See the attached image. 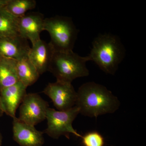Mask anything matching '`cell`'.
Masks as SVG:
<instances>
[{
    "label": "cell",
    "mask_w": 146,
    "mask_h": 146,
    "mask_svg": "<svg viewBox=\"0 0 146 146\" xmlns=\"http://www.w3.org/2000/svg\"><path fill=\"white\" fill-rule=\"evenodd\" d=\"M120 102L106 87L91 82L83 84L77 92L75 106L80 113L90 117L112 114L119 109Z\"/></svg>",
    "instance_id": "cell-1"
},
{
    "label": "cell",
    "mask_w": 146,
    "mask_h": 146,
    "mask_svg": "<svg viewBox=\"0 0 146 146\" xmlns=\"http://www.w3.org/2000/svg\"><path fill=\"white\" fill-rule=\"evenodd\" d=\"M125 56V49L119 38L111 34H100L92 43L87 56L106 74L114 75Z\"/></svg>",
    "instance_id": "cell-2"
},
{
    "label": "cell",
    "mask_w": 146,
    "mask_h": 146,
    "mask_svg": "<svg viewBox=\"0 0 146 146\" xmlns=\"http://www.w3.org/2000/svg\"><path fill=\"white\" fill-rule=\"evenodd\" d=\"M88 56H81L73 51L68 52H55L49 71L57 81L72 83L77 78L89 76L86 62Z\"/></svg>",
    "instance_id": "cell-3"
},
{
    "label": "cell",
    "mask_w": 146,
    "mask_h": 146,
    "mask_svg": "<svg viewBox=\"0 0 146 146\" xmlns=\"http://www.w3.org/2000/svg\"><path fill=\"white\" fill-rule=\"evenodd\" d=\"M44 30L49 33V43L55 52L73 51L78 31L72 18L59 16L45 18Z\"/></svg>",
    "instance_id": "cell-4"
},
{
    "label": "cell",
    "mask_w": 146,
    "mask_h": 146,
    "mask_svg": "<svg viewBox=\"0 0 146 146\" xmlns=\"http://www.w3.org/2000/svg\"><path fill=\"white\" fill-rule=\"evenodd\" d=\"M79 113V110L76 106L65 111L56 110L49 107L46 119L48 127L43 132L54 139H58L62 136L70 139V133L81 138L82 136L74 129L72 126L73 121Z\"/></svg>",
    "instance_id": "cell-5"
},
{
    "label": "cell",
    "mask_w": 146,
    "mask_h": 146,
    "mask_svg": "<svg viewBox=\"0 0 146 146\" xmlns=\"http://www.w3.org/2000/svg\"><path fill=\"white\" fill-rule=\"evenodd\" d=\"M48 102L38 94H27L21 104L18 119L21 121L35 126L46 119Z\"/></svg>",
    "instance_id": "cell-6"
},
{
    "label": "cell",
    "mask_w": 146,
    "mask_h": 146,
    "mask_svg": "<svg viewBox=\"0 0 146 146\" xmlns=\"http://www.w3.org/2000/svg\"><path fill=\"white\" fill-rule=\"evenodd\" d=\"M52 101L59 111H65L75 106L77 92L72 83L57 81L49 83L43 91Z\"/></svg>",
    "instance_id": "cell-7"
},
{
    "label": "cell",
    "mask_w": 146,
    "mask_h": 146,
    "mask_svg": "<svg viewBox=\"0 0 146 146\" xmlns=\"http://www.w3.org/2000/svg\"><path fill=\"white\" fill-rule=\"evenodd\" d=\"M44 15L38 12H29L18 18V31L19 35L30 40L32 45L38 42L40 34L44 31Z\"/></svg>",
    "instance_id": "cell-8"
},
{
    "label": "cell",
    "mask_w": 146,
    "mask_h": 146,
    "mask_svg": "<svg viewBox=\"0 0 146 146\" xmlns=\"http://www.w3.org/2000/svg\"><path fill=\"white\" fill-rule=\"evenodd\" d=\"M27 87L20 82L0 90V100L4 113L16 117V110L26 96Z\"/></svg>",
    "instance_id": "cell-9"
},
{
    "label": "cell",
    "mask_w": 146,
    "mask_h": 146,
    "mask_svg": "<svg viewBox=\"0 0 146 146\" xmlns=\"http://www.w3.org/2000/svg\"><path fill=\"white\" fill-rule=\"evenodd\" d=\"M13 140L20 146H42L44 143V132L18 118L13 119Z\"/></svg>",
    "instance_id": "cell-10"
},
{
    "label": "cell",
    "mask_w": 146,
    "mask_h": 146,
    "mask_svg": "<svg viewBox=\"0 0 146 146\" xmlns=\"http://www.w3.org/2000/svg\"><path fill=\"white\" fill-rule=\"evenodd\" d=\"M30 49L28 40L20 35L0 38V58L21 60L28 57Z\"/></svg>",
    "instance_id": "cell-11"
},
{
    "label": "cell",
    "mask_w": 146,
    "mask_h": 146,
    "mask_svg": "<svg viewBox=\"0 0 146 146\" xmlns=\"http://www.w3.org/2000/svg\"><path fill=\"white\" fill-rule=\"evenodd\" d=\"M54 52L50 43L41 39L32 45L29 52V59L39 75L49 71Z\"/></svg>",
    "instance_id": "cell-12"
},
{
    "label": "cell",
    "mask_w": 146,
    "mask_h": 146,
    "mask_svg": "<svg viewBox=\"0 0 146 146\" xmlns=\"http://www.w3.org/2000/svg\"><path fill=\"white\" fill-rule=\"evenodd\" d=\"M16 64L17 60L14 59L0 58V90L19 82Z\"/></svg>",
    "instance_id": "cell-13"
},
{
    "label": "cell",
    "mask_w": 146,
    "mask_h": 146,
    "mask_svg": "<svg viewBox=\"0 0 146 146\" xmlns=\"http://www.w3.org/2000/svg\"><path fill=\"white\" fill-rule=\"evenodd\" d=\"M16 70L19 81L27 87L34 84L40 76L28 57L17 60Z\"/></svg>",
    "instance_id": "cell-14"
},
{
    "label": "cell",
    "mask_w": 146,
    "mask_h": 146,
    "mask_svg": "<svg viewBox=\"0 0 146 146\" xmlns=\"http://www.w3.org/2000/svg\"><path fill=\"white\" fill-rule=\"evenodd\" d=\"M18 18L13 16L0 6V38L19 35L18 31Z\"/></svg>",
    "instance_id": "cell-15"
},
{
    "label": "cell",
    "mask_w": 146,
    "mask_h": 146,
    "mask_svg": "<svg viewBox=\"0 0 146 146\" xmlns=\"http://www.w3.org/2000/svg\"><path fill=\"white\" fill-rule=\"evenodd\" d=\"M35 0H7L5 7L13 16L20 18L27 13V11L36 7Z\"/></svg>",
    "instance_id": "cell-16"
},
{
    "label": "cell",
    "mask_w": 146,
    "mask_h": 146,
    "mask_svg": "<svg viewBox=\"0 0 146 146\" xmlns=\"http://www.w3.org/2000/svg\"><path fill=\"white\" fill-rule=\"evenodd\" d=\"M82 143L84 146H104V139L100 133L92 131L82 136Z\"/></svg>",
    "instance_id": "cell-17"
},
{
    "label": "cell",
    "mask_w": 146,
    "mask_h": 146,
    "mask_svg": "<svg viewBox=\"0 0 146 146\" xmlns=\"http://www.w3.org/2000/svg\"><path fill=\"white\" fill-rule=\"evenodd\" d=\"M7 0H0V6H5L7 3Z\"/></svg>",
    "instance_id": "cell-18"
},
{
    "label": "cell",
    "mask_w": 146,
    "mask_h": 146,
    "mask_svg": "<svg viewBox=\"0 0 146 146\" xmlns=\"http://www.w3.org/2000/svg\"><path fill=\"white\" fill-rule=\"evenodd\" d=\"M3 110L2 106L1 103V100H0V117L3 116Z\"/></svg>",
    "instance_id": "cell-19"
},
{
    "label": "cell",
    "mask_w": 146,
    "mask_h": 146,
    "mask_svg": "<svg viewBox=\"0 0 146 146\" xmlns=\"http://www.w3.org/2000/svg\"><path fill=\"white\" fill-rule=\"evenodd\" d=\"M2 143V136L0 133V146H1Z\"/></svg>",
    "instance_id": "cell-20"
}]
</instances>
